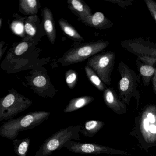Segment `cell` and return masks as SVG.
Listing matches in <instances>:
<instances>
[{
  "instance_id": "cell-1",
  "label": "cell",
  "mask_w": 156,
  "mask_h": 156,
  "mask_svg": "<svg viewBox=\"0 0 156 156\" xmlns=\"http://www.w3.org/2000/svg\"><path fill=\"white\" fill-rule=\"evenodd\" d=\"M130 134L136 138L144 149L156 146V105L144 108L136 119L135 128Z\"/></svg>"
},
{
  "instance_id": "cell-2",
  "label": "cell",
  "mask_w": 156,
  "mask_h": 156,
  "mask_svg": "<svg viewBox=\"0 0 156 156\" xmlns=\"http://www.w3.org/2000/svg\"><path fill=\"white\" fill-rule=\"evenodd\" d=\"M50 112H31L18 118L4 122L0 127V136L10 140L15 139L21 131L32 129L48 119Z\"/></svg>"
},
{
  "instance_id": "cell-3",
  "label": "cell",
  "mask_w": 156,
  "mask_h": 156,
  "mask_svg": "<svg viewBox=\"0 0 156 156\" xmlns=\"http://www.w3.org/2000/svg\"><path fill=\"white\" fill-rule=\"evenodd\" d=\"M118 71L121 76L118 83L119 98L126 105H129L131 98L134 97L136 101L138 108L141 95L138 89L140 76L123 62L119 63Z\"/></svg>"
},
{
  "instance_id": "cell-4",
  "label": "cell",
  "mask_w": 156,
  "mask_h": 156,
  "mask_svg": "<svg viewBox=\"0 0 156 156\" xmlns=\"http://www.w3.org/2000/svg\"><path fill=\"white\" fill-rule=\"evenodd\" d=\"M80 125L70 126L54 133L45 140L34 156H49L55 151L61 149L69 140H80Z\"/></svg>"
},
{
  "instance_id": "cell-5",
  "label": "cell",
  "mask_w": 156,
  "mask_h": 156,
  "mask_svg": "<svg viewBox=\"0 0 156 156\" xmlns=\"http://www.w3.org/2000/svg\"><path fill=\"white\" fill-rule=\"evenodd\" d=\"M33 102L30 99L11 89L0 99V121L13 119L14 117L28 109Z\"/></svg>"
},
{
  "instance_id": "cell-6",
  "label": "cell",
  "mask_w": 156,
  "mask_h": 156,
  "mask_svg": "<svg viewBox=\"0 0 156 156\" xmlns=\"http://www.w3.org/2000/svg\"><path fill=\"white\" fill-rule=\"evenodd\" d=\"M109 44L102 41L83 44L66 51L59 61L64 66L81 62L102 51Z\"/></svg>"
},
{
  "instance_id": "cell-7",
  "label": "cell",
  "mask_w": 156,
  "mask_h": 156,
  "mask_svg": "<svg viewBox=\"0 0 156 156\" xmlns=\"http://www.w3.org/2000/svg\"><path fill=\"white\" fill-rule=\"evenodd\" d=\"M121 45L125 50L137 57L145 64L154 66L156 64V44L141 37L125 40Z\"/></svg>"
},
{
  "instance_id": "cell-8",
  "label": "cell",
  "mask_w": 156,
  "mask_h": 156,
  "mask_svg": "<svg viewBox=\"0 0 156 156\" xmlns=\"http://www.w3.org/2000/svg\"><path fill=\"white\" fill-rule=\"evenodd\" d=\"M116 60L115 53L107 51L89 58L87 65L91 67L106 85L111 84V76Z\"/></svg>"
},
{
  "instance_id": "cell-9",
  "label": "cell",
  "mask_w": 156,
  "mask_h": 156,
  "mask_svg": "<svg viewBox=\"0 0 156 156\" xmlns=\"http://www.w3.org/2000/svg\"><path fill=\"white\" fill-rule=\"evenodd\" d=\"M70 152L81 154H119L130 156L131 154L126 151L116 149L106 146L95 143H84L71 140L64 146Z\"/></svg>"
},
{
  "instance_id": "cell-10",
  "label": "cell",
  "mask_w": 156,
  "mask_h": 156,
  "mask_svg": "<svg viewBox=\"0 0 156 156\" xmlns=\"http://www.w3.org/2000/svg\"><path fill=\"white\" fill-rule=\"evenodd\" d=\"M103 98L107 106L115 113L118 115L126 113V105L120 100L113 88L107 87L103 93Z\"/></svg>"
},
{
  "instance_id": "cell-11",
  "label": "cell",
  "mask_w": 156,
  "mask_h": 156,
  "mask_svg": "<svg viewBox=\"0 0 156 156\" xmlns=\"http://www.w3.org/2000/svg\"><path fill=\"white\" fill-rule=\"evenodd\" d=\"M86 26L98 30H108L114 24L102 12H97L82 21Z\"/></svg>"
},
{
  "instance_id": "cell-12",
  "label": "cell",
  "mask_w": 156,
  "mask_h": 156,
  "mask_svg": "<svg viewBox=\"0 0 156 156\" xmlns=\"http://www.w3.org/2000/svg\"><path fill=\"white\" fill-rule=\"evenodd\" d=\"M48 84L47 77L41 73L34 76L31 81L32 87L37 94L42 97L52 98L55 94L49 90L50 87Z\"/></svg>"
},
{
  "instance_id": "cell-13",
  "label": "cell",
  "mask_w": 156,
  "mask_h": 156,
  "mask_svg": "<svg viewBox=\"0 0 156 156\" xmlns=\"http://www.w3.org/2000/svg\"><path fill=\"white\" fill-rule=\"evenodd\" d=\"M68 8L78 20L83 21L92 15V9L83 0H68Z\"/></svg>"
},
{
  "instance_id": "cell-14",
  "label": "cell",
  "mask_w": 156,
  "mask_h": 156,
  "mask_svg": "<svg viewBox=\"0 0 156 156\" xmlns=\"http://www.w3.org/2000/svg\"><path fill=\"white\" fill-rule=\"evenodd\" d=\"M43 22L44 30L51 43L54 44L56 40L55 25L52 13L50 9L44 8L42 12Z\"/></svg>"
},
{
  "instance_id": "cell-15",
  "label": "cell",
  "mask_w": 156,
  "mask_h": 156,
  "mask_svg": "<svg viewBox=\"0 0 156 156\" xmlns=\"http://www.w3.org/2000/svg\"><path fill=\"white\" fill-rule=\"evenodd\" d=\"M105 126V123L99 120H91L80 125V133L87 137H93Z\"/></svg>"
},
{
  "instance_id": "cell-16",
  "label": "cell",
  "mask_w": 156,
  "mask_h": 156,
  "mask_svg": "<svg viewBox=\"0 0 156 156\" xmlns=\"http://www.w3.org/2000/svg\"><path fill=\"white\" fill-rule=\"evenodd\" d=\"M94 100V98L90 96H83L73 98L69 101L64 109V112L68 113L76 111L89 105Z\"/></svg>"
},
{
  "instance_id": "cell-17",
  "label": "cell",
  "mask_w": 156,
  "mask_h": 156,
  "mask_svg": "<svg viewBox=\"0 0 156 156\" xmlns=\"http://www.w3.org/2000/svg\"><path fill=\"white\" fill-rule=\"evenodd\" d=\"M136 63L138 70L142 78L143 85L145 86H148L150 82L151 81L156 71L154 66L145 64L137 59Z\"/></svg>"
},
{
  "instance_id": "cell-18",
  "label": "cell",
  "mask_w": 156,
  "mask_h": 156,
  "mask_svg": "<svg viewBox=\"0 0 156 156\" xmlns=\"http://www.w3.org/2000/svg\"><path fill=\"white\" fill-rule=\"evenodd\" d=\"M40 6L39 1L36 0H20L19 1L20 11L26 15H36Z\"/></svg>"
},
{
  "instance_id": "cell-19",
  "label": "cell",
  "mask_w": 156,
  "mask_h": 156,
  "mask_svg": "<svg viewBox=\"0 0 156 156\" xmlns=\"http://www.w3.org/2000/svg\"><path fill=\"white\" fill-rule=\"evenodd\" d=\"M59 23L62 30L72 40L78 42L83 41L84 39L83 37L73 27L69 24L68 22L63 18H62L59 20Z\"/></svg>"
},
{
  "instance_id": "cell-20",
  "label": "cell",
  "mask_w": 156,
  "mask_h": 156,
  "mask_svg": "<svg viewBox=\"0 0 156 156\" xmlns=\"http://www.w3.org/2000/svg\"><path fill=\"white\" fill-rule=\"evenodd\" d=\"M30 141L31 140L30 138L13 140L12 142L15 153L18 156H26Z\"/></svg>"
},
{
  "instance_id": "cell-21",
  "label": "cell",
  "mask_w": 156,
  "mask_h": 156,
  "mask_svg": "<svg viewBox=\"0 0 156 156\" xmlns=\"http://www.w3.org/2000/svg\"><path fill=\"white\" fill-rule=\"evenodd\" d=\"M84 70L87 78L91 83L100 92H104L107 88L106 86L96 73L87 65L86 66Z\"/></svg>"
},
{
  "instance_id": "cell-22",
  "label": "cell",
  "mask_w": 156,
  "mask_h": 156,
  "mask_svg": "<svg viewBox=\"0 0 156 156\" xmlns=\"http://www.w3.org/2000/svg\"><path fill=\"white\" fill-rule=\"evenodd\" d=\"M66 82L70 89L74 88L77 83L78 75L76 71L74 70H68L65 73Z\"/></svg>"
},
{
  "instance_id": "cell-23",
  "label": "cell",
  "mask_w": 156,
  "mask_h": 156,
  "mask_svg": "<svg viewBox=\"0 0 156 156\" xmlns=\"http://www.w3.org/2000/svg\"><path fill=\"white\" fill-rule=\"evenodd\" d=\"M35 16H31L28 18L25 23L24 29L26 34L30 36H34L36 33V26L34 23Z\"/></svg>"
},
{
  "instance_id": "cell-24",
  "label": "cell",
  "mask_w": 156,
  "mask_h": 156,
  "mask_svg": "<svg viewBox=\"0 0 156 156\" xmlns=\"http://www.w3.org/2000/svg\"><path fill=\"white\" fill-rule=\"evenodd\" d=\"M145 2L151 17L156 22V2L154 0H145Z\"/></svg>"
},
{
  "instance_id": "cell-25",
  "label": "cell",
  "mask_w": 156,
  "mask_h": 156,
  "mask_svg": "<svg viewBox=\"0 0 156 156\" xmlns=\"http://www.w3.org/2000/svg\"><path fill=\"white\" fill-rule=\"evenodd\" d=\"M29 49V44L26 42L19 44L14 50V53L17 55H21L25 53Z\"/></svg>"
},
{
  "instance_id": "cell-26",
  "label": "cell",
  "mask_w": 156,
  "mask_h": 156,
  "mask_svg": "<svg viewBox=\"0 0 156 156\" xmlns=\"http://www.w3.org/2000/svg\"><path fill=\"white\" fill-rule=\"evenodd\" d=\"M105 1L112 2L115 4H117L119 7L125 9L127 6L131 5L134 2L133 0H127V1H121V0H105Z\"/></svg>"
},
{
  "instance_id": "cell-27",
  "label": "cell",
  "mask_w": 156,
  "mask_h": 156,
  "mask_svg": "<svg viewBox=\"0 0 156 156\" xmlns=\"http://www.w3.org/2000/svg\"><path fill=\"white\" fill-rule=\"evenodd\" d=\"M151 81V83H152V89H153V92L156 95V71Z\"/></svg>"
},
{
  "instance_id": "cell-28",
  "label": "cell",
  "mask_w": 156,
  "mask_h": 156,
  "mask_svg": "<svg viewBox=\"0 0 156 156\" xmlns=\"http://www.w3.org/2000/svg\"><path fill=\"white\" fill-rule=\"evenodd\" d=\"M4 44V41H1V43H0V49H1V50H0V59H1L2 58V55H3V54L4 53V52H3V51H2V46Z\"/></svg>"
},
{
  "instance_id": "cell-29",
  "label": "cell",
  "mask_w": 156,
  "mask_h": 156,
  "mask_svg": "<svg viewBox=\"0 0 156 156\" xmlns=\"http://www.w3.org/2000/svg\"><path fill=\"white\" fill-rule=\"evenodd\" d=\"M2 20H3L2 18H1L0 19V28H1L2 26Z\"/></svg>"
},
{
  "instance_id": "cell-30",
  "label": "cell",
  "mask_w": 156,
  "mask_h": 156,
  "mask_svg": "<svg viewBox=\"0 0 156 156\" xmlns=\"http://www.w3.org/2000/svg\"></svg>"
}]
</instances>
